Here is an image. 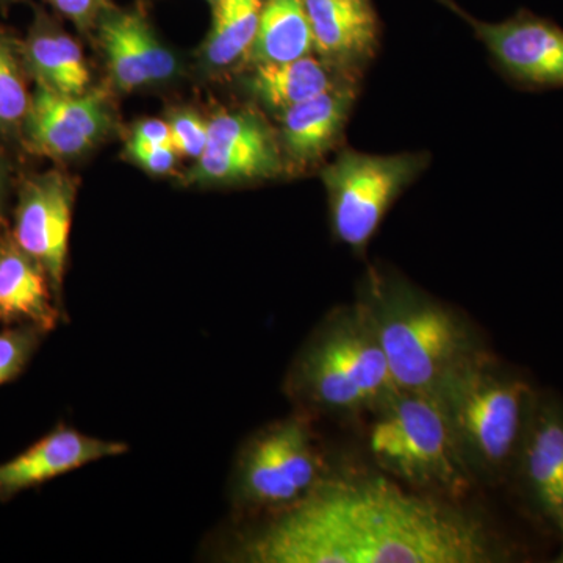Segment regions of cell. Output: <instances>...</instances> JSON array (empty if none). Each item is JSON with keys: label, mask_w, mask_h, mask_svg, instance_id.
Wrapping results in <instances>:
<instances>
[{"label": "cell", "mask_w": 563, "mask_h": 563, "mask_svg": "<svg viewBox=\"0 0 563 563\" xmlns=\"http://www.w3.org/2000/svg\"><path fill=\"white\" fill-rule=\"evenodd\" d=\"M250 563H496L515 553L463 503L410 490L384 473L344 472L244 532Z\"/></svg>", "instance_id": "1"}, {"label": "cell", "mask_w": 563, "mask_h": 563, "mask_svg": "<svg viewBox=\"0 0 563 563\" xmlns=\"http://www.w3.org/2000/svg\"><path fill=\"white\" fill-rule=\"evenodd\" d=\"M355 302L402 390H435L444 376L487 347L462 313L401 277L373 269Z\"/></svg>", "instance_id": "2"}, {"label": "cell", "mask_w": 563, "mask_h": 563, "mask_svg": "<svg viewBox=\"0 0 563 563\" xmlns=\"http://www.w3.org/2000/svg\"><path fill=\"white\" fill-rule=\"evenodd\" d=\"M537 388L488 347L461 363L433 396L477 485L509 484Z\"/></svg>", "instance_id": "3"}, {"label": "cell", "mask_w": 563, "mask_h": 563, "mask_svg": "<svg viewBox=\"0 0 563 563\" xmlns=\"http://www.w3.org/2000/svg\"><path fill=\"white\" fill-rule=\"evenodd\" d=\"M396 388L372 322L357 302L339 307L320 322L285 379L299 412L344 420L368 417Z\"/></svg>", "instance_id": "4"}, {"label": "cell", "mask_w": 563, "mask_h": 563, "mask_svg": "<svg viewBox=\"0 0 563 563\" xmlns=\"http://www.w3.org/2000/svg\"><path fill=\"white\" fill-rule=\"evenodd\" d=\"M366 418V446L385 476L454 503L476 490V479L433 393L396 388Z\"/></svg>", "instance_id": "5"}, {"label": "cell", "mask_w": 563, "mask_h": 563, "mask_svg": "<svg viewBox=\"0 0 563 563\" xmlns=\"http://www.w3.org/2000/svg\"><path fill=\"white\" fill-rule=\"evenodd\" d=\"M312 417L296 412L254 433L236 459L233 501L246 514L268 515L301 501L329 476Z\"/></svg>", "instance_id": "6"}, {"label": "cell", "mask_w": 563, "mask_h": 563, "mask_svg": "<svg viewBox=\"0 0 563 563\" xmlns=\"http://www.w3.org/2000/svg\"><path fill=\"white\" fill-rule=\"evenodd\" d=\"M424 168V154L340 152L321 173L333 235L351 250L365 251L391 203Z\"/></svg>", "instance_id": "7"}, {"label": "cell", "mask_w": 563, "mask_h": 563, "mask_svg": "<svg viewBox=\"0 0 563 563\" xmlns=\"http://www.w3.org/2000/svg\"><path fill=\"white\" fill-rule=\"evenodd\" d=\"M509 484L536 523L559 543L563 562V398L537 391Z\"/></svg>", "instance_id": "8"}, {"label": "cell", "mask_w": 563, "mask_h": 563, "mask_svg": "<svg viewBox=\"0 0 563 563\" xmlns=\"http://www.w3.org/2000/svg\"><path fill=\"white\" fill-rule=\"evenodd\" d=\"M284 166L280 141L257 111H221L209 122V143L185 181L235 185L273 179Z\"/></svg>", "instance_id": "9"}, {"label": "cell", "mask_w": 563, "mask_h": 563, "mask_svg": "<svg viewBox=\"0 0 563 563\" xmlns=\"http://www.w3.org/2000/svg\"><path fill=\"white\" fill-rule=\"evenodd\" d=\"M450 9L468 21L490 52L493 60L515 87L526 91L563 88V29L554 21L520 10L503 22H481L459 10Z\"/></svg>", "instance_id": "10"}, {"label": "cell", "mask_w": 563, "mask_h": 563, "mask_svg": "<svg viewBox=\"0 0 563 563\" xmlns=\"http://www.w3.org/2000/svg\"><path fill=\"white\" fill-rule=\"evenodd\" d=\"M73 184L62 174H47L22 192L14 224V243L38 263L60 302L74 209Z\"/></svg>", "instance_id": "11"}, {"label": "cell", "mask_w": 563, "mask_h": 563, "mask_svg": "<svg viewBox=\"0 0 563 563\" xmlns=\"http://www.w3.org/2000/svg\"><path fill=\"white\" fill-rule=\"evenodd\" d=\"M109 103L102 92L60 95L40 85L31 99L25 129L41 154L74 158L91 150L110 131Z\"/></svg>", "instance_id": "12"}, {"label": "cell", "mask_w": 563, "mask_h": 563, "mask_svg": "<svg viewBox=\"0 0 563 563\" xmlns=\"http://www.w3.org/2000/svg\"><path fill=\"white\" fill-rule=\"evenodd\" d=\"M122 442L96 439L77 429L58 426L24 453L0 465V498L47 483L55 477L128 453Z\"/></svg>", "instance_id": "13"}, {"label": "cell", "mask_w": 563, "mask_h": 563, "mask_svg": "<svg viewBox=\"0 0 563 563\" xmlns=\"http://www.w3.org/2000/svg\"><path fill=\"white\" fill-rule=\"evenodd\" d=\"M355 88L335 84L328 91L282 111L280 147L296 168L320 162L335 146L354 103Z\"/></svg>", "instance_id": "14"}, {"label": "cell", "mask_w": 563, "mask_h": 563, "mask_svg": "<svg viewBox=\"0 0 563 563\" xmlns=\"http://www.w3.org/2000/svg\"><path fill=\"white\" fill-rule=\"evenodd\" d=\"M313 49L325 62L355 66L372 57L379 24L369 0H303Z\"/></svg>", "instance_id": "15"}, {"label": "cell", "mask_w": 563, "mask_h": 563, "mask_svg": "<svg viewBox=\"0 0 563 563\" xmlns=\"http://www.w3.org/2000/svg\"><path fill=\"white\" fill-rule=\"evenodd\" d=\"M57 296L38 263L14 244L0 250V321L51 332L60 320Z\"/></svg>", "instance_id": "16"}, {"label": "cell", "mask_w": 563, "mask_h": 563, "mask_svg": "<svg viewBox=\"0 0 563 563\" xmlns=\"http://www.w3.org/2000/svg\"><path fill=\"white\" fill-rule=\"evenodd\" d=\"M328 65L312 55L285 63L254 65L247 88L272 110L285 111L333 87Z\"/></svg>", "instance_id": "17"}, {"label": "cell", "mask_w": 563, "mask_h": 563, "mask_svg": "<svg viewBox=\"0 0 563 563\" xmlns=\"http://www.w3.org/2000/svg\"><path fill=\"white\" fill-rule=\"evenodd\" d=\"M312 51V27L303 0H265L246 60L254 65L292 62Z\"/></svg>", "instance_id": "18"}, {"label": "cell", "mask_w": 563, "mask_h": 563, "mask_svg": "<svg viewBox=\"0 0 563 563\" xmlns=\"http://www.w3.org/2000/svg\"><path fill=\"white\" fill-rule=\"evenodd\" d=\"M265 0H217L201 49L202 66L209 70L231 68L247 58L258 31Z\"/></svg>", "instance_id": "19"}, {"label": "cell", "mask_w": 563, "mask_h": 563, "mask_svg": "<svg viewBox=\"0 0 563 563\" xmlns=\"http://www.w3.org/2000/svg\"><path fill=\"white\" fill-rule=\"evenodd\" d=\"M27 58L40 85L60 95H84L91 74L79 44L66 33L46 29L32 36Z\"/></svg>", "instance_id": "20"}, {"label": "cell", "mask_w": 563, "mask_h": 563, "mask_svg": "<svg viewBox=\"0 0 563 563\" xmlns=\"http://www.w3.org/2000/svg\"><path fill=\"white\" fill-rule=\"evenodd\" d=\"M96 27L113 84L121 91L139 90L151 85L139 52L135 51L131 36L125 31L121 10L110 5L99 18Z\"/></svg>", "instance_id": "21"}, {"label": "cell", "mask_w": 563, "mask_h": 563, "mask_svg": "<svg viewBox=\"0 0 563 563\" xmlns=\"http://www.w3.org/2000/svg\"><path fill=\"white\" fill-rule=\"evenodd\" d=\"M125 31L139 52L151 85H161L173 80L179 73V62L165 44L155 35L150 21L139 10H121Z\"/></svg>", "instance_id": "22"}, {"label": "cell", "mask_w": 563, "mask_h": 563, "mask_svg": "<svg viewBox=\"0 0 563 563\" xmlns=\"http://www.w3.org/2000/svg\"><path fill=\"white\" fill-rule=\"evenodd\" d=\"M31 98L11 54L9 44L0 40V124L13 125L25 120Z\"/></svg>", "instance_id": "23"}, {"label": "cell", "mask_w": 563, "mask_h": 563, "mask_svg": "<svg viewBox=\"0 0 563 563\" xmlns=\"http://www.w3.org/2000/svg\"><path fill=\"white\" fill-rule=\"evenodd\" d=\"M40 332L24 324L0 333V385L14 379L24 369L38 344Z\"/></svg>", "instance_id": "24"}, {"label": "cell", "mask_w": 563, "mask_h": 563, "mask_svg": "<svg viewBox=\"0 0 563 563\" xmlns=\"http://www.w3.org/2000/svg\"><path fill=\"white\" fill-rule=\"evenodd\" d=\"M168 125L177 155L198 161L209 143V122L203 121L195 111L180 110L169 117Z\"/></svg>", "instance_id": "25"}, {"label": "cell", "mask_w": 563, "mask_h": 563, "mask_svg": "<svg viewBox=\"0 0 563 563\" xmlns=\"http://www.w3.org/2000/svg\"><path fill=\"white\" fill-rule=\"evenodd\" d=\"M129 155L154 176L168 174L176 165L177 152L172 144H135L129 143Z\"/></svg>", "instance_id": "26"}, {"label": "cell", "mask_w": 563, "mask_h": 563, "mask_svg": "<svg viewBox=\"0 0 563 563\" xmlns=\"http://www.w3.org/2000/svg\"><path fill=\"white\" fill-rule=\"evenodd\" d=\"M49 2L81 31L96 27L103 11L110 7L109 0H49Z\"/></svg>", "instance_id": "27"}, {"label": "cell", "mask_w": 563, "mask_h": 563, "mask_svg": "<svg viewBox=\"0 0 563 563\" xmlns=\"http://www.w3.org/2000/svg\"><path fill=\"white\" fill-rule=\"evenodd\" d=\"M129 143L172 144V131H169L168 122L161 120L140 121L139 124L133 128Z\"/></svg>", "instance_id": "28"}, {"label": "cell", "mask_w": 563, "mask_h": 563, "mask_svg": "<svg viewBox=\"0 0 563 563\" xmlns=\"http://www.w3.org/2000/svg\"><path fill=\"white\" fill-rule=\"evenodd\" d=\"M207 2L214 3L217 0H207Z\"/></svg>", "instance_id": "29"}]
</instances>
